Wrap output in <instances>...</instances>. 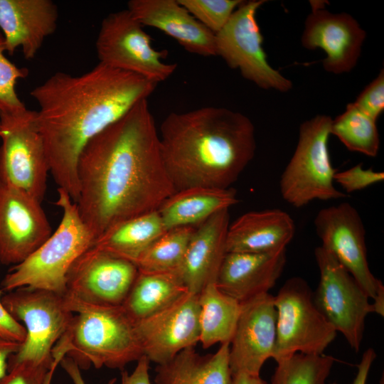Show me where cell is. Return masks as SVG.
I'll use <instances>...</instances> for the list:
<instances>
[{
  "label": "cell",
  "instance_id": "9a60e30c",
  "mask_svg": "<svg viewBox=\"0 0 384 384\" xmlns=\"http://www.w3.org/2000/svg\"><path fill=\"white\" fill-rule=\"evenodd\" d=\"M51 234L41 203L0 182V263L14 266L22 262Z\"/></svg>",
  "mask_w": 384,
  "mask_h": 384
},
{
  "label": "cell",
  "instance_id": "5bb4252c",
  "mask_svg": "<svg viewBox=\"0 0 384 384\" xmlns=\"http://www.w3.org/2000/svg\"><path fill=\"white\" fill-rule=\"evenodd\" d=\"M138 272L132 262L90 247L70 267L64 296L87 304L122 306Z\"/></svg>",
  "mask_w": 384,
  "mask_h": 384
},
{
  "label": "cell",
  "instance_id": "e575fe53",
  "mask_svg": "<svg viewBox=\"0 0 384 384\" xmlns=\"http://www.w3.org/2000/svg\"><path fill=\"white\" fill-rule=\"evenodd\" d=\"M363 164H358L346 170L336 171L334 181L338 183L346 194L363 190L384 180L383 171H375L369 168H363Z\"/></svg>",
  "mask_w": 384,
  "mask_h": 384
},
{
  "label": "cell",
  "instance_id": "74e56055",
  "mask_svg": "<svg viewBox=\"0 0 384 384\" xmlns=\"http://www.w3.org/2000/svg\"><path fill=\"white\" fill-rule=\"evenodd\" d=\"M137 361L136 368L131 374L126 370H122V384H151L149 374L150 361L143 355Z\"/></svg>",
  "mask_w": 384,
  "mask_h": 384
},
{
  "label": "cell",
  "instance_id": "d6a6232c",
  "mask_svg": "<svg viewBox=\"0 0 384 384\" xmlns=\"http://www.w3.org/2000/svg\"><path fill=\"white\" fill-rule=\"evenodd\" d=\"M6 48L0 31V112H21L26 109L16 91L18 80L26 78L28 70L18 68L6 56Z\"/></svg>",
  "mask_w": 384,
  "mask_h": 384
},
{
  "label": "cell",
  "instance_id": "cb8c5ba5",
  "mask_svg": "<svg viewBox=\"0 0 384 384\" xmlns=\"http://www.w3.org/2000/svg\"><path fill=\"white\" fill-rule=\"evenodd\" d=\"M238 202L237 191L232 187H193L175 191L160 205L157 211L167 230L196 227Z\"/></svg>",
  "mask_w": 384,
  "mask_h": 384
},
{
  "label": "cell",
  "instance_id": "83f0119b",
  "mask_svg": "<svg viewBox=\"0 0 384 384\" xmlns=\"http://www.w3.org/2000/svg\"><path fill=\"white\" fill-rule=\"evenodd\" d=\"M200 340L203 348L220 343H230L241 309V304L222 292L215 283L207 284L198 294Z\"/></svg>",
  "mask_w": 384,
  "mask_h": 384
},
{
  "label": "cell",
  "instance_id": "3957f363",
  "mask_svg": "<svg viewBox=\"0 0 384 384\" xmlns=\"http://www.w3.org/2000/svg\"><path fill=\"white\" fill-rule=\"evenodd\" d=\"M159 133L164 167L174 191L228 188L255 156V127L245 114L203 107L171 112Z\"/></svg>",
  "mask_w": 384,
  "mask_h": 384
},
{
  "label": "cell",
  "instance_id": "d4e9b609",
  "mask_svg": "<svg viewBox=\"0 0 384 384\" xmlns=\"http://www.w3.org/2000/svg\"><path fill=\"white\" fill-rule=\"evenodd\" d=\"M230 343L213 354L200 356L194 347L185 348L171 361L156 367V384H231Z\"/></svg>",
  "mask_w": 384,
  "mask_h": 384
},
{
  "label": "cell",
  "instance_id": "f35d334b",
  "mask_svg": "<svg viewBox=\"0 0 384 384\" xmlns=\"http://www.w3.org/2000/svg\"><path fill=\"white\" fill-rule=\"evenodd\" d=\"M21 343L6 339L0 336V380L8 372V361L9 358L16 353Z\"/></svg>",
  "mask_w": 384,
  "mask_h": 384
},
{
  "label": "cell",
  "instance_id": "52a82bcc",
  "mask_svg": "<svg viewBox=\"0 0 384 384\" xmlns=\"http://www.w3.org/2000/svg\"><path fill=\"white\" fill-rule=\"evenodd\" d=\"M1 302L26 331L24 341L9 359L8 370L23 362L40 363L52 358L53 347L66 332L74 314L64 295L23 287L4 294Z\"/></svg>",
  "mask_w": 384,
  "mask_h": 384
},
{
  "label": "cell",
  "instance_id": "7402d4cb",
  "mask_svg": "<svg viewBox=\"0 0 384 384\" xmlns=\"http://www.w3.org/2000/svg\"><path fill=\"white\" fill-rule=\"evenodd\" d=\"M229 225V209H225L195 228L178 271L190 293L199 294L207 284L215 283L227 253Z\"/></svg>",
  "mask_w": 384,
  "mask_h": 384
},
{
  "label": "cell",
  "instance_id": "4316f807",
  "mask_svg": "<svg viewBox=\"0 0 384 384\" xmlns=\"http://www.w3.org/2000/svg\"><path fill=\"white\" fill-rule=\"evenodd\" d=\"M165 231L156 210L114 225L91 247L134 262Z\"/></svg>",
  "mask_w": 384,
  "mask_h": 384
},
{
  "label": "cell",
  "instance_id": "8992f818",
  "mask_svg": "<svg viewBox=\"0 0 384 384\" xmlns=\"http://www.w3.org/2000/svg\"><path fill=\"white\" fill-rule=\"evenodd\" d=\"M331 122V117L319 114L300 125L295 151L279 180L282 198L294 208L314 200L348 196L334 184L337 170L332 166L328 149Z\"/></svg>",
  "mask_w": 384,
  "mask_h": 384
},
{
  "label": "cell",
  "instance_id": "30bf717a",
  "mask_svg": "<svg viewBox=\"0 0 384 384\" xmlns=\"http://www.w3.org/2000/svg\"><path fill=\"white\" fill-rule=\"evenodd\" d=\"M143 27L127 9L108 14L97 37V55L101 64L158 84L170 78L177 65L163 60L164 51L154 49Z\"/></svg>",
  "mask_w": 384,
  "mask_h": 384
},
{
  "label": "cell",
  "instance_id": "9c48e42d",
  "mask_svg": "<svg viewBox=\"0 0 384 384\" xmlns=\"http://www.w3.org/2000/svg\"><path fill=\"white\" fill-rule=\"evenodd\" d=\"M274 303L277 335L273 358L276 362L297 353L323 354L337 331L316 306L308 283L302 277L288 279Z\"/></svg>",
  "mask_w": 384,
  "mask_h": 384
},
{
  "label": "cell",
  "instance_id": "44dd1931",
  "mask_svg": "<svg viewBox=\"0 0 384 384\" xmlns=\"http://www.w3.org/2000/svg\"><path fill=\"white\" fill-rule=\"evenodd\" d=\"M127 9L143 26L161 31L188 52L206 57L216 56L215 34L178 0H131Z\"/></svg>",
  "mask_w": 384,
  "mask_h": 384
},
{
  "label": "cell",
  "instance_id": "ffe728a7",
  "mask_svg": "<svg viewBox=\"0 0 384 384\" xmlns=\"http://www.w3.org/2000/svg\"><path fill=\"white\" fill-rule=\"evenodd\" d=\"M286 261V248L264 253L227 252L215 284L222 292L242 303L268 293L280 277Z\"/></svg>",
  "mask_w": 384,
  "mask_h": 384
},
{
  "label": "cell",
  "instance_id": "d590c367",
  "mask_svg": "<svg viewBox=\"0 0 384 384\" xmlns=\"http://www.w3.org/2000/svg\"><path fill=\"white\" fill-rule=\"evenodd\" d=\"M353 104L363 113L376 121L384 110V70L360 93Z\"/></svg>",
  "mask_w": 384,
  "mask_h": 384
},
{
  "label": "cell",
  "instance_id": "8d00e7d4",
  "mask_svg": "<svg viewBox=\"0 0 384 384\" xmlns=\"http://www.w3.org/2000/svg\"><path fill=\"white\" fill-rule=\"evenodd\" d=\"M3 294L4 291L0 289V336L21 343L26 338V329L6 309L1 302Z\"/></svg>",
  "mask_w": 384,
  "mask_h": 384
},
{
  "label": "cell",
  "instance_id": "d6986e66",
  "mask_svg": "<svg viewBox=\"0 0 384 384\" xmlns=\"http://www.w3.org/2000/svg\"><path fill=\"white\" fill-rule=\"evenodd\" d=\"M58 9L51 0H0V31L6 52L18 48L26 60L34 58L56 30Z\"/></svg>",
  "mask_w": 384,
  "mask_h": 384
},
{
  "label": "cell",
  "instance_id": "603a6c76",
  "mask_svg": "<svg viewBox=\"0 0 384 384\" xmlns=\"http://www.w3.org/2000/svg\"><path fill=\"white\" fill-rule=\"evenodd\" d=\"M296 227L285 211L272 208L245 213L230 223L227 252L264 253L287 247Z\"/></svg>",
  "mask_w": 384,
  "mask_h": 384
},
{
  "label": "cell",
  "instance_id": "5b68a950",
  "mask_svg": "<svg viewBox=\"0 0 384 384\" xmlns=\"http://www.w3.org/2000/svg\"><path fill=\"white\" fill-rule=\"evenodd\" d=\"M55 205L63 210L61 220L51 235L22 262L11 266L1 282L4 292L30 287L65 294L66 277L73 262L95 241L76 203L58 188Z\"/></svg>",
  "mask_w": 384,
  "mask_h": 384
},
{
  "label": "cell",
  "instance_id": "e0dca14e",
  "mask_svg": "<svg viewBox=\"0 0 384 384\" xmlns=\"http://www.w3.org/2000/svg\"><path fill=\"white\" fill-rule=\"evenodd\" d=\"M241 304L233 337L230 343L232 374L242 372L260 375L265 361L273 358L277 335L274 296L265 293Z\"/></svg>",
  "mask_w": 384,
  "mask_h": 384
},
{
  "label": "cell",
  "instance_id": "ac0fdd59",
  "mask_svg": "<svg viewBox=\"0 0 384 384\" xmlns=\"http://www.w3.org/2000/svg\"><path fill=\"white\" fill-rule=\"evenodd\" d=\"M312 4L301 38L308 50L322 49L326 54L323 67L329 73L350 72L357 64L366 31L346 13H332L318 3Z\"/></svg>",
  "mask_w": 384,
  "mask_h": 384
},
{
  "label": "cell",
  "instance_id": "f1b7e54d",
  "mask_svg": "<svg viewBox=\"0 0 384 384\" xmlns=\"http://www.w3.org/2000/svg\"><path fill=\"white\" fill-rule=\"evenodd\" d=\"M196 227L167 230L133 262L144 272H177Z\"/></svg>",
  "mask_w": 384,
  "mask_h": 384
},
{
  "label": "cell",
  "instance_id": "277c9868",
  "mask_svg": "<svg viewBox=\"0 0 384 384\" xmlns=\"http://www.w3.org/2000/svg\"><path fill=\"white\" fill-rule=\"evenodd\" d=\"M65 298L74 314L56 345L80 369L93 365L122 370L144 355L135 321L122 306L92 305Z\"/></svg>",
  "mask_w": 384,
  "mask_h": 384
},
{
  "label": "cell",
  "instance_id": "836d02e7",
  "mask_svg": "<svg viewBox=\"0 0 384 384\" xmlns=\"http://www.w3.org/2000/svg\"><path fill=\"white\" fill-rule=\"evenodd\" d=\"M60 360L53 356L40 363H21L8 370L0 384H44L48 371Z\"/></svg>",
  "mask_w": 384,
  "mask_h": 384
},
{
  "label": "cell",
  "instance_id": "4fadbf2b",
  "mask_svg": "<svg viewBox=\"0 0 384 384\" xmlns=\"http://www.w3.org/2000/svg\"><path fill=\"white\" fill-rule=\"evenodd\" d=\"M314 224L322 244L352 275L383 316L384 286L371 272L367 259L366 230L354 206L347 202L321 209Z\"/></svg>",
  "mask_w": 384,
  "mask_h": 384
},
{
  "label": "cell",
  "instance_id": "484cf974",
  "mask_svg": "<svg viewBox=\"0 0 384 384\" xmlns=\"http://www.w3.org/2000/svg\"><path fill=\"white\" fill-rule=\"evenodd\" d=\"M188 292L177 272L139 271L122 306L137 321L163 310Z\"/></svg>",
  "mask_w": 384,
  "mask_h": 384
},
{
  "label": "cell",
  "instance_id": "4dcf8cb0",
  "mask_svg": "<svg viewBox=\"0 0 384 384\" xmlns=\"http://www.w3.org/2000/svg\"><path fill=\"white\" fill-rule=\"evenodd\" d=\"M334 361L324 353H297L277 362L270 384H326Z\"/></svg>",
  "mask_w": 384,
  "mask_h": 384
},
{
  "label": "cell",
  "instance_id": "ba28073f",
  "mask_svg": "<svg viewBox=\"0 0 384 384\" xmlns=\"http://www.w3.org/2000/svg\"><path fill=\"white\" fill-rule=\"evenodd\" d=\"M36 117V111L27 108L0 112V182L42 203L50 165Z\"/></svg>",
  "mask_w": 384,
  "mask_h": 384
},
{
  "label": "cell",
  "instance_id": "60d3db41",
  "mask_svg": "<svg viewBox=\"0 0 384 384\" xmlns=\"http://www.w3.org/2000/svg\"><path fill=\"white\" fill-rule=\"evenodd\" d=\"M60 366L67 373L74 384H86L78 365L69 356H65L60 361ZM116 378L109 380L107 384H114Z\"/></svg>",
  "mask_w": 384,
  "mask_h": 384
},
{
  "label": "cell",
  "instance_id": "7c38bea8",
  "mask_svg": "<svg viewBox=\"0 0 384 384\" xmlns=\"http://www.w3.org/2000/svg\"><path fill=\"white\" fill-rule=\"evenodd\" d=\"M265 2L242 1L224 27L215 34V53L259 87L285 92L292 89V82L269 64L256 19L257 10Z\"/></svg>",
  "mask_w": 384,
  "mask_h": 384
},
{
  "label": "cell",
  "instance_id": "7a4b0ae2",
  "mask_svg": "<svg viewBox=\"0 0 384 384\" xmlns=\"http://www.w3.org/2000/svg\"><path fill=\"white\" fill-rule=\"evenodd\" d=\"M157 85L99 63L80 75L57 72L31 90L50 173L75 203L79 198L78 159L86 144L148 99Z\"/></svg>",
  "mask_w": 384,
  "mask_h": 384
},
{
  "label": "cell",
  "instance_id": "6da1fadb",
  "mask_svg": "<svg viewBox=\"0 0 384 384\" xmlns=\"http://www.w3.org/2000/svg\"><path fill=\"white\" fill-rule=\"evenodd\" d=\"M78 176L76 204L95 240L119 223L156 210L175 192L148 99L86 144Z\"/></svg>",
  "mask_w": 384,
  "mask_h": 384
},
{
  "label": "cell",
  "instance_id": "f546056e",
  "mask_svg": "<svg viewBox=\"0 0 384 384\" xmlns=\"http://www.w3.org/2000/svg\"><path fill=\"white\" fill-rule=\"evenodd\" d=\"M330 132L349 151L370 157H375L378 153L380 137L376 121L360 111L353 102L332 119Z\"/></svg>",
  "mask_w": 384,
  "mask_h": 384
},
{
  "label": "cell",
  "instance_id": "1f68e13d",
  "mask_svg": "<svg viewBox=\"0 0 384 384\" xmlns=\"http://www.w3.org/2000/svg\"><path fill=\"white\" fill-rule=\"evenodd\" d=\"M201 23L214 34L227 23L242 0H178Z\"/></svg>",
  "mask_w": 384,
  "mask_h": 384
},
{
  "label": "cell",
  "instance_id": "ee69618b",
  "mask_svg": "<svg viewBox=\"0 0 384 384\" xmlns=\"http://www.w3.org/2000/svg\"><path fill=\"white\" fill-rule=\"evenodd\" d=\"M0 134H1V123H0Z\"/></svg>",
  "mask_w": 384,
  "mask_h": 384
},
{
  "label": "cell",
  "instance_id": "ab89813d",
  "mask_svg": "<svg viewBox=\"0 0 384 384\" xmlns=\"http://www.w3.org/2000/svg\"><path fill=\"white\" fill-rule=\"evenodd\" d=\"M376 358L375 351L369 348L362 355L358 371L352 384H366L371 366Z\"/></svg>",
  "mask_w": 384,
  "mask_h": 384
},
{
  "label": "cell",
  "instance_id": "b9f144b4",
  "mask_svg": "<svg viewBox=\"0 0 384 384\" xmlns=\"http://www.w3.org/2000/svg\"><path fill=\"white\" fill-rule=\"evenodd\" d=\"M231 384H270L260 378V375H253L239 372L232 374Z\"/></svg>",
  "mask_w": 384,
  "mask_h": 384
},
{
  "label": "cell",
  "instance_id": "2e32d148",
  "mask_svg": "<svg viewBox=\"0 0 384 384\" xmlns=\"http://www.w3.org/2000/svg\"><path fill=\"white\" fill-rule=\"evenodd\" d=\"M198 294L187 293L163 310L135 321L143 354L163 365L200 340Z\"/></svg>",
  "mask_w": 384,
  "mask_h": 384
},
{
  "label": "cell",
  "instance_id": "7bdbcfd3",
  "mask_svg": "<svg viewBox=\"0 0 384 384\" xmlns=\"http://www.w3.org/2000/svg\"><path fill=\"white\" fill-rule=\"evenodd\" d=\"M57 366H54L48 373L44 384H50L51 379Z\"/></svg>",
  "mask_w": 384,
  "mask_h": 384
},
{
  "label": "cell",
  "instance_id": "8fae6325",
  "mask_svg": "<svg viewBox=\"0 0 384 384\" xmlns=\"http://www.w3.org/2000/svg\"><path fill=\"white\" fill-rule=\"evenodd\" d=\"M314 256L320 279L314 302L335 330L343 335L351 348L358 352L366 316L375 312L373 303L331 252L319 246L314 250Z\"/></svg>",
  "mask_w": 384,
  "mask_h": 384
}]
</instances>
